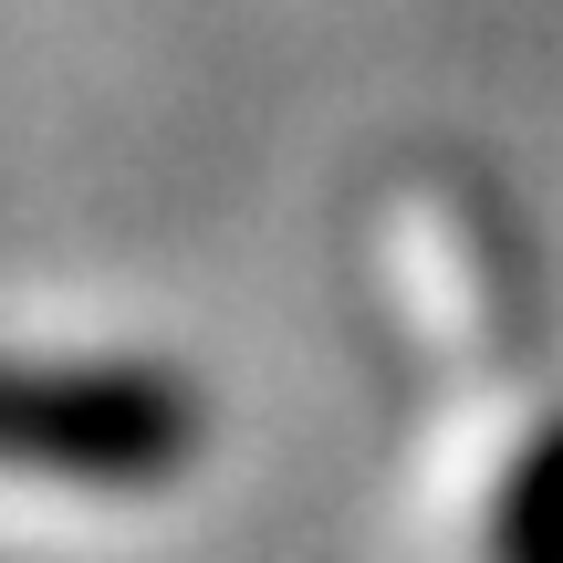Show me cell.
I'll list each match as a JSON object with an SVG mask.
<instances>
[{
	"label": "cell",
	"instance_id": "obj_1",
	"mask_svg": "<svg viewBox=\"0 0 563 563\" xmlns=\"http://www.w3.org/2000/svg\"><path fill=\"white\" fill-rule=\"evenodd\" d=\"M188 449V397L146 376H104V365H0V470H42V481H104L136 490L167 481Z\"/></svg>",
	"mask_w": 563,
	"mask_h": 563
}]
</instances>
